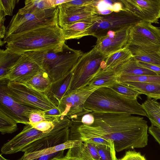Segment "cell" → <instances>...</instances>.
<instances>
[{"instance_id": "cell-51", "label": "cell", "mask_w": 160, "mask_h": 160, "mask_svg": "<svg viewBox=\"0 0 160 160\" xmlns=\"http://www.w3.org/2000/svg\"><path fill=\"white\" fill-rule=\"evenodd\" d=\"M158 53L159 55V56H160V49L159 50V51H158Z\"/></svg>"}, {"instance_id": "cell-13", "label": "cell", "mask_w": 160, "mask_h": 160, "mask_svg": "<svg viewBox=\"0 0 160 160\" xmlns=\"http://www.w3.org/2000/svg\"><path fill=\"white\" fill-rule=\"evenodd\" d=\"M58 25L62 28L75 22L88 20L97 21L100 18L92 3L84 6H75L64 3L58 5Z\"/></svg>"}, {"instance_id": "cell-7", "label": "cell", "mask_w": 160, "mask_h": 160, "mask_svg": "<svg viewBox=\"0 0 160 160\" xmlns=\"http://www.w3.org/2000/svg\"><path fill=\"white\" fill-rule=\"evenodd\" d=\"M106 57L95 46L90 51L83 53L72 71L73 76L68 91L85 87L98 71L105 69Z\"/></svg>"}, {"instance_id": "cell-19", "label": "cell", "mask_w": 160, "mask_h": 160, "mask_svg": "<svg viewBox=\"0 0 160 160\" xmlns=\"http://www.w3.org/2000/svg\"><path fill=\"white\" fill-rule=\"evenodd\" d=\"M119 77L114 69H102L92 77L86 86L91 88L96 89L109 87L118 82Z\"/></svg>"}, {"instance_id": "cell-24", "label": "cell", "mask_w": 160, "mask_h": 160, "mask_svg": "<svg viewBox=\"0 0 160 160\" xmlns=\"http://www.w3.org/2000/svg\"><path fill=\"white\" fill-rule=\"evenodd\" d=\"M151 125L160 129L159 103L154 99L148 98L142 104Z\"/></svg>"}, {"instance_id": "cell-15", "label": "cell", "mask_w": 160, "mask_h": 160, "mask_svg": "<svg viewBox=\"0 0 160 160\" xmlns=\"http://www.w3.org/2000/svg\"><path fill=\"white\" fill-rule=\"evenodd\" d=\"M131 28L109 31L106 35L97 38L95 47L106 57L122 49L128 42Z\"/></svg>"}, {"instance_id": "cell-27", "label": "cell", "mask_w": 160, "mask_h": 160, "mask_svg": "<svg viewBox=\"0 0 160 160\" xmlns=\"http://www.w3.org/2000/svg\"><path fill=\"white\" fill-rule=\"evenodd\" d=\"M92 4L95 7L98 15H106L124 9L120 0H93Z\"/></svg>"}, {"instance_id": "cell-35", "label": "cell", "mask_w": 160, "mask_h": 160, "mask_svg": "<svg viewBox=\"0 0 160 160\" xmlns=\"http://www.w3.org/2000/svg\"><path fill=\"white\" fill-rule=\"evenodd\" d=\"M101 160H117L115 147L96 144Z\"/></svg>"}, {"instance_id": "cell-22", "label": "cell", "mask_w": 160, "mask_h": 160, "mask_svg": "<svg viewBox=\"0 0 160 160\" xmlns=\"http://www.w3.org/2000/svg\"><path fill=\"white\" fill-rule=\"evenodd\" d=\"M82 141L81 140H68L65 143L40 151L23 155L17 160H32L41 156L49 155L79 146Z\"/></svg>"}, {"instance_id": "cell-46", "label": "cell", "mask_w": 160, "mask_h": 160, "mask_svg": "<svg viewBox=\"0 0 160 160\" xmlns=\"http://www.w3.org/2000/svg\"><path fill=\"white\" fill-rule=\"evenodd\" d=\"M94 117L92 112H90L83 116L80 122L83 124L90 125L94 123Z\"/></svg>"}, {"instance_id": "cell-40", "label": "cell", "mask_w": 160, "mask_h": 160, "mask_svg": "<svg viewBox=\"0 0 160 160\" xmlns=\"http://www.w3.org/2000/svg\"><path fill=\"white\" fill-rule=\"evenodd\" d=\"M117 160H147L144 156L140 152L129 150L126 152L124 155Z\"/></svg>"}, {"instance_id": "cell-39", "label": "cell", "mask_w": 160, "mask_h": 160, "mask_svg": "<svg viewBox=\"0 0 160 160\" xmlns=\"http://www.w3.org/2000/svg\"><path fill=\"white\" fill-rule=\"evenodd\" d=\"M83 142H88L95 144H101L110 147L114 146L113 142L110 140H108L102 138L92 137L86 138L81 140Z\"/></svg>"}, {"instance_id": "cell-26", "label": "cell", "mask_w": 160, "mask_h": 160, "mask_svg": "<svg viewBox=\"0 0 160 160\" xmlns=\"http://www.w3.org/2000/svg\"><path fill=\"white\" fill-rule=\"evenodd\" d=\"M54 7V0H26L24 6L19 9L18 13L20 15H24Z\"/></svg>"}, {"instance_id": "cell-2", "label": "cell", "mask_w": 160, "mask_h": 160, "mask_svg": "<svg viewBox=\"0 0 160 160\" xmlns=\"http://www.w3.org/2000/svg\"><path fill=\"white\" fill-rule=\"evenodd\" d=\"M62 29L58 24L42 27L4 38L6 49L21 54L31 51H58L65 43Z\"/></svg>"}, {"instance_id": "cell-45", "label": "cell", "mask_w": 160, "mask_h": 160, "mask_svg": "<svg viewBox=\"0 0 160 160\" xmlns=\"http://www.w3.org/2000/svg\"><path fill=\"white\" fill-rule=\"evenodd\" d=\"M138 62L142 67L153 71L157 76H160V65L152 64L139 61Z\"/></svg>"}, {"instance_id": "cell-41", "label": "cell", "mask_w": 160, "mask_h": 160, "mask_svg": "<svg viewBox=\"0 0 160 160\" xmlns=\"http://www.w3.org/2000/svg\"><path fill=\"white\" fill-rule=\"evenodd\" d=\"M84 142L92 158L95 160H101L96 144L90 142Z\"/></svg>"}, {"instance_id": "cell-11", "label": "cell", "mask_w": 160, "mask_h": 160, "mask_svg": "<svg viewBox=\"0 0 160 160\" xmlns=\"http://www.w3.org/2000/svg\"><path fill=\"white\" fill-rule=\"evenodd\" d=\"M71 122L66 117L61 119L50 132L44 133L35 128L30 124L25 125L22 130L10 141L4 144L1 150V154H12L21 151L26 146L44 136L70 127Z\"/></svg>"}, {"instance_id": "cell-12", "label": "cell", "mask_w": 160, "mask_h": 160, "mask_svg": "<svg viewBox=\"0 0 160 160\" xmlns=\"http://www.w3.org/2000/svg\"><path fill=\"white\" fill-rule=\"evenodd\" d=\"M96 89L86 86L68 92L58 106L61 112V117L66 116L72 122L81 121L83 116L91 112L85 108L84 104L90 95Z\"/></svg>"}, {"instance_id": "cell-50", "label": "cell", "mask_w": 160, "mask_h": 160, "mask_svg": "<svg viewBox=\"0 0 160 160\" xmlns=\"http://www.w3.org/2000/svg\"><path fill=\"white\" fill-rule=\"evenodd\" d=\"M0 160H10L9 159H7L4 158L2 156V155L0 154Z\"/></svg>"}, {"instance_id": "cell-38", "label": "cell", "mask_w": 160, "mask_h": 160, "mask_svg": "<svg viewBox=\"0 0 160 160\" xmlns=\"http://www.w3.org/2000/svg\"><path fill=\"white\" fill-rule=\"evenodd\" d=\"M19 1V0H0V10H2L6 16H12L15 5Z\"/></svg>"}, {"instance_id": "cell-9", "label": "cell", "mask_w": 160, "mask_h": 160, "mask_svg": "<svg viewBox=\"0 0 160 160\" xmlns=\"http://www.w3.org/2000/svg\"><path fill=\"white\" fill-rule=\"evenodd\" d=\"M46 51H28L21 54L17 62L0 81L25 83L30 80L42 69Z\"/></svg>"}, {"instance_id": "cell-25", "label": "cell", "mask_w": 160, "mask_h": 160, "mask_svg": "<svg viewBox=\"0 0 160 160\" xmlns=\"http://www.w3.org/2000/svg\"><path fill=\"white\" fill-rule=\"evenodd\" d=\"M133 56L130 50L125 47L106 57L105 60L106 68L114 69L117 67Z\"/></svg>"}, {"instance_id": "cell-52", "label": "cell", "mask_w": 160, "mask_h": 160, "mask_svg": "<svg viewBox=\"0 0 160 160\" xmlns=\"http://www.w3.org/2000/svg\"><path fill=\"white\" fill-rule=\"evenodd\" d=\"M159 105H160V103H159Z\"/></svg>"}, {"instance_id": "cell-10", "label": "cell", "mask_w": 160, "mask_h": 160, "mask_svg": "<svg viewBox=\"0 0 160 160\" xmlns=\"http://www.w3.org/2000/svg\"><path fill=\"white\" fill-rule=\"evenodd\" d=\"M100 16V18L88 31V36H92L97 38L106 35L109 31L116 32L131 27L142 21L124 8L118 12H113L107 15Z\"/></svg>"}, {"instance_id": "cell-17", "label": "cell", "mask_w": 160, "mask_h": 160, "mask_svg": "<svg viewBox=\"0 0 160 160\" xmlns=\"http://www.w3.org/2000/svg\"><path fill=\"white\" fill-rule=\"evenodd\" d=\"M69 132L70 127H67L44 136L28 144L21 151L28 153L63 143L69 140Z\"/></svg>"}, {"instance_id": "cell-21", "label": "cell", "mask_w": 160, "mask_h": 160, "mask_svg": "<svg viewBox=\"0 0 160 160\" xmlns=\"http://www.w3.org/2000/svg\"><path fill=\"white\" fill-rule=\"evenodd\" d=\"M96 21H79L64 26L62 29L65 40L78 39L88 36V31Z\"/></svg>"}, {"instance_id": "cell-29", "label": "cell", "mask_w": 160, "mask_h": 160, "mask_svg": "<svg viewBox=\"0 0 160 160\" xmlns=\"http://www.w3.org/2000/svg\"><path fill=\"white\" fill-rule=\"evenodd\" d=\"M52 82L48 74L42 70L28 82L23 83L43 92H45Z\"/></svg>"}, {"instance_id": "cell-30", "label": "cell", "mask_w": 160, "mask_h": 160, "mask_svg": "<svg viewBox=\"0 0 160 160\" xmlns=\"http://www.w3.org/2000/svg\"><path fill=\"white\" fill-rule=\"evenodd\" d=\"M65 157L71 160H95L84 142L77 147L68 149Z\"/></svg>"}, {"instance_id": "cell-43", "label": "cell", "mask_w": 160, "mask_h": 160, "mask_svg": "<svg viewBox=\"0 0 160 160\" xmlns=\"http://www.w3.org/2000/svg\"><path fill=\"white\" fill-rule=\"evenodd\" d=\"M6 15L4 12L0 10V41L2 39L4 38L6 32V29L4 25Z\"/></svg>"}, {"instance_id": "cell-20", "label": "cell", "mask_w": 160, "mask_h": 160, "mask_svg": "<svg viewBox=\"0 0 160 160\" xmlns=\"http://www.w3.org/2000/svg\"><path fill=\"white\" fill-rule=\"evenodd\" d=\"M114 69L119 76L122 75L157 76L153 71L141 66L133 56Z\"/></svg>"}, {"instance_id": "cell-23", "label": "cell", "mask_w": 160, "mask_h": 160, "mask_svg": "<svg viewBox=\"0 0 160 160\" xmlns=\"http://www.w3.org/2000/svg\"><path fill=\"white\" fill-rule=\"evenodd\" d=\"M124 85L146 95L148 98L160 99V84L136 82H122Z\"/></svg>"}, {"instance_id": "cell-18", "label": "cell", "mask_w": 160, "mask_h": 160, "mask_svg": "<svg viewBox=\"0 0 160 160\" xmlns=\"http://www.w3.org/2000/svg\"><path fill=\"white\" fill-rule=\"evenodd\" d=\"M73 76L72 71L66 76L52 82L45 92L48 98L57 106L69 91Z\"/></svg>"}, {"instance_id": "cell-53", "label": "cell", "mask_w": 160, "mask_h": 160, "mask_svg": "<svg viewBox=\"0 0 160 160\" xmlns=\"http://www.w3.org/2000/svg\"></svg>"}, {"instance_id": "cell-28", "label": "cell", "mask_w": 160, "mask_h": 160, "mask_svg": "<svg viewBox=\"0 0 160 160\" xmlns=\"http://www.w3.org/2000/svg\"><path fill=\"white\" fill-rule=\"evenodd\" d=\"M21 54L11 52L7 49L0 50V79L2 78L9 69L17 62Z\"/></svg>"}, {"instance_id": "cell-47", "label": "cell", "mask_w": 160, "mask_h": 160, "mask_svg": "<svg viewBox=\"0 0 160 160\" xmlns=\"http://www.w3.org/2000/svg\"><path fill=\"white\" fill-rule=\"evenodd\" d=\"M93 0H70L66 2L69 5L75 6H84L91 4Z\"/></svg>"}, {"instance_id": "cell-33", "label": "cell", "mask_w": 160, "mask_h": 160, "mask_svg": "<svg viewBox=\"0 0 160 160\" xmlns=\"http://www.w3.org/2000/svg\"><path fill=\"white\" fill-rule=\"evenodd\" d=\"M132 53L138 61L160 65V56L158 52L138 51L134 52Z\"/></svg>"}, {"instance_id": "cell-8", "label": "cell", "mask_w": 160, "mask_h": 160, "mask_svg": "<svg viewBox=\"0 0 160 160\" xmlns=\"http://www.w3.org/2000/svg\"><path fill=\"white\" fill-rule=\"evenodd\" d=\"M125 47L131 52L138 51L158 52L160 49V28L142 21L130 29Z\"/></svg>"}, {"instance_id": "cell-3", "label": "cell", "mask_w": 160, "mask_h": 160, "mask_svg": "<svg viewBox=\"0 0 160 160\" xmlns=\"http://www.w3.org/2000/svg\"><path fill=\"white\" fill-rule=\"evenodd\" d=\"M84 108L91 112L126 113L147 117L137 99L127 98L109 87L96 89L86 100Z\"/></svg>"}, {"instance_id": "cell-31", "label": "cell", "mask_w": 160, "mask_h": 160, "mask_svg": "<svg viewBox=\"0 0 160 160\" xmlns=\"http://www.w3.org/2000/svg\"><path fill=\"white\" fill-rule=\"evenodd\" d=\"M17 122L0 109V131L1 134L12 133L18 129Z\"/></svg>"}, {"instance_id": "cell-1", "label": "cell", "mask_w": 160, "mask_h": 160, "mask_svg": "<svg viewBox=\"0 0 160 160\" xmlns=\"http://www.w3.org/2000/svg\"><path fill=\"white\" fill-rule=\"evenodd\" d=\"M94 118L90 125L72 122L69 140L92 137L112 141L115 150L141 148L148 144V126L143 117L128 113L92 112Z\"/></svg>"}, {"instance_id": "cell-48", "label": "cell", "mask_w": 160, "mask_h": 160, "mask_svg": "<svg viewBox=\"0 0 160 160\" xmlns=\"http://www.w3.org/2000/svg\"><path fill=\"white\" fill-rule=\"evenodd\" d=\"M43 113L45 115L57 118L61 117L62 116L61 112L58 108L43 111Z\"/></svg>"}, {"instance_id": "cell-4", "label": "cell", "mask_w": 160, "mask_h": 160, "mask_svg": "<svg viewBox=\"0 0 160 160\" xmlns=\"http://www.w3.org/2000/svg\"><path fill=\"white\" fill-rule=\"evenodd\" d=\"M0 81V88L20 104L42 111L58 108L45 92L23 83L8 80Z\"/></svg>"}, {"instance_id": "cell-36", "label": "cell", "mask_w": 160, "mask_h": 160, "mask_svg": "<svg viewBox=\"0 0 160 160\" xmlns=\"http://www.w3.org/2000/svg\"><path fill=\"white\" fill-rule=\"evenodd\" d=\"M60 118L45 115L43 111L37 110L32 112L30 114L29 117V124L33 126L42 122L53 121Z\"/></svg>"}, {"instance_id": "cell-6", "label": "cell", "mask_w": 160, "mask_h": 160, "mask_svg": "<svg viewBox=\"0 0 160 160\" xmlns=\"http://www.w3.org/2000/svg\"><path fill=\"white\" fill-rule=\"evenodd\" d=\"M83 53L81 50L71 48L65 43L60 50L46 52L43 70L48 74L52 82L56 81L72 71Z\"/></svg>"}, {"instance_id": "cell-32", "label": "cell", "mask_w": 160, "mask_h": 160, "mask_svg": "<svg viewBox=\"0 0 160 160\" xmlns=\"http://www.w3.org/2000/svg\"><path fill=\"white\" fill-rule=\"evenodd\" d=\"M118 82H136L160 84V76L148 75H122L117 79Z\"/></svg>"}, {"instance_id": "cell-49", "label": "cell", "mask_w": 160, "mask_h": 160, "mask_svg": "<svg viewBox=\"0 0 160 160\" xmlns=\"http://www.w3.org/2000/svg\"><path fill=\"white\" fill-rule=\"evenodd\" d=\"M51 160H71L66 158L65 156L63 158H54Z\"/></svg>"}, {"instance_id": "cell-37", "label": "cell", "mask_w": 160, "mask_h": 160, "mask_svg": "<svg viewBox=\"0 0 160 160\" xmlns=\"http://www.w3.org/2000/svg\"><path fill=\"white\" fill-rule=\"evenodd\" d=\"M62 118H63L61 117L52 121L40 122L32 126L37 129L44 133L49 132L54 128Z\"/></svg>"}, {"instance_id": "cell-14", "label": "cell", "mask_w": 160, "mask_h": 160, "mask_svg": "<svg viewBox=\"0 0 160 160\" xmlns=\"http://www.w3.org/2000/svg\"><path fill=\"white\" fill-rule=\"evenodd\" d=\"M125 9L142 21L159 23L160 18V0H120Z\"/></svg>"}, {"instance_id": "cell-5", "label": "cell", "mask_w": 160, "mask_h": 160, "mask_svg": "<svg viewBox=\"0 0 160 160\" xmlns=\"http://www.w3.org/2000/svg\"><path fill=\"white\" fill-rule=\"evenodd\" d=\"M58 11L57 6L24 15L17 12L12 17L7 27L4 38L58 24Z\"/></svg>"}, {"instance_id": "cell-42", "label": "cell", "mask_w": 160, "mask_h": 160, "mask_svg": "<svg viewBox=\"0 0 160 160\" xmlns=\"http://www.w3.org/2000/svg\"><path fill=\"white\" fill-rule=\"evenodd\" d=\"M64 150L49 155H44L32 160H51L55 158H61L64 157Z\"/></svg>"}, {"instance_id": "cell-44", "label": "cell", "mask_w": 160, "mask_h": 160, "mask_svg": "<svg viewBox=\"0 0 160 160\" xmlns=\"http://www.w3.org/2000/svg\"><path fill=\"white\" fill-rule=\"evenodd\" d=\"M148 131L160 146V129L151 126L148 128Z\"/></svg>"}, {"instance_id": "cell-34", "label": "cell", "mask_w": 160, "mask_h": 160, "mask_svg": "<svg viewBox=\"0 0 160 160\" xmlns=\"http://www.w3.org/2000/svg\"><path fill=\"white\" fill-rule=\"evenodd\" d=\"M109 88L120 94L132 99H137L141 93L122 82H117Z\"/></svg>"}, {"instance_id": "cell-16", "label": "cell", "mask_w": 160, "mask_h": 160, "mask_svg": "<svg viewBox=\"0 0 160 160\" xmlns=\"http://www.w3.org/2000/svg\"><path fill=\"white\" fill-rule=\"evenodd\" d=\"M0 109L13 119L17 123L25 125L30 124V114L34 111L39 110L17 102L1 88Z\"/></svg>"}]
</instances>
